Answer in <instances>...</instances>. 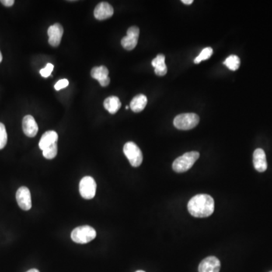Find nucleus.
Segmentation results:
<instances>
[{
  "label": "nucleus",
  "mask_w": 272,
  "mask_h": 272,
  "mask_svg": "<svg viewBox=\"0 0 272 272\" xmlns=\"http://www.w3.org/2000/svg\"><path fill=\"white\" fill-rule=\"evenodd\" d=\"M97 185L95 179L90 176H85L80 182V193L82 198L90 200L96 193Z\"/></svg>",
  "instance_id": "nucleus-6"
},
{
  "label": "nucleus",
  "mask_w": 272,
  "mask_h": 272,
  "mask_svg": "<svg viewBox=\"0 0 272 272\" xmlns=\"http://www.w3.org/2000/svg\"><path fill=\"white\" fill-rule=\"evenodd\" d=\"M2 53H1V52H0V63L2 62Z\"/></svg>",
  "instance_id": "nucleus-28"
},
{
  "label": "nucleus",
  "mask_w": 272,
  "mask_h": 272,
  "mask_svg": "<svg viewBox=\"0 0 272 272\" xmlns=\"http://www.w3.org/2000/svg\"><path fill=\"white\" fill-rule=\"evenodd\" d=\"M147 103H148L147 97L143 94H139V95L134 97L133 100L130 102V109L133 112L139 113L145 109Z\"/></svg>",
  "instance_id": "nucleus-15"
},
{
  "label": "nucleus",
  "mask_w": 272,
  "mask_h": 272,
  "mask_svg": "<svg viewBox=\"0 0 272 272\" xmlns=\"http://www.w3.org/2000/svg\"><path fill=\"white\" fill-rule=\"evenodd\" d=\"M104 107L109 113L114 114L121 108V102L118 97L110 96L105 99Z\"/></svg>",
  "instance_id": "nucleus-18"
},
{
  "label": "nucleus",
  "mask_w": 272,
  "mask_h": 272,
  "mask_svg": "<svg viewBox=\"0 0 272 272\" xmlns=\"http://www.w3.org/2000/svg\"><path fill=\"white\" fill-rule=\"evenodd\" d=\"M182 2L186 5H191L193 3V0H182Z\"/></svg>",
  "instance_id": "nucleus-26"
},
{
  "label": "nucleus",
  "mask_w": 272,
  "mask_h": 272,
  "mask_svg": "<svg viewBox=\"0 0 272 272\" xmlns=\"http://www.w3.org/2000/svg\"></svg>",
  "instance_id": "nucleus-31"
},
{
  "label": "nucleus",
  "mask_w": 272,
  "mask_h": 272,
  "mask_svg": "<svg viewBox=\"0 0 272 272\" xmlns=\"http://www.w3.org/2000/svg\"><path fill=\"white\" fill-rule=\"evenodd\" d=\"M153 67L155 68L154 71L155 74L160 77L165 76L167 73V67L165 64V56L163 54H160L157 56L152 61Z\"/></svg>",
  "instance_id": "nucleus-17"
},
{
  "label": "nucleus",
  "mask_w": 272,
  "mask_h": 272,
  "mask_svg": "<svg viewBox=\"0 0 272 272\" xmlns=\"http://www.w3.org/2000/svg\"><path fill=\"white\" fill-rule=\"evenodd\" d=\"M57 154V143L55 142L54 144L48 147L46 149L43 150V157L46 159L52 160L55 158Z\"/></svg>",
  "instance_id": "nucleus-20"
},
{
  "label": "nucleus",
  "mask_w": 272,
  "mask_h": 272,
  "mask_svg": "<svg viewBox=\"0 0 272 272\" xmlns=\"http://www.w3.org/2000/svg\"><path fill=\"white\" fill-rule=\"evenodd\" d=\"M139 28L133 26L129 28L127 30V35L121 40V45L125 50L131 51L134 50L138 44V37H139Z\"/></svg>",
  "instance_id": "nucleus-7"
},
{
  "label": "nucleus",
  "mask_w": 272,
  "mask_h": 272,
  "mask_svg": "<svg viewBox=\"0 0 272 272\" xmlns=\"http://www.w3.org/2000/svg\"><path fill=\"white\" fill-rule=\"evenodd\" d=\"M224 64L228 67V69L235 71L239 68L240 65H241V61H240L238 56L230 55L224 61Z\"/></svg>",
  "instance_id": "nucleus-19"
},
{
  "label": "nucleus",
  "mask_w": 272,
  "mask_h": 272,
  "mask_svg": "<svg viewBox=\"0 0 272 272\" xmlns=\"http://www.w3.org/2000/svg\"><path fill=\"white\" fill-rule=\"evenodd\" d=\"M8 141L6 130L3 123H0V150L3 149Z\"/></svg>",
  "instance_id": "nucleus-22"
},
{
  "label": "nucleus",
  "mask_w": 272,
  "mask_h": 272,
  "mask_svg": "<svg viewBox=\"0 0 272 272\" xmlns=\"http://www.w3.org/2000/svg\"><path fill=\"white\" fill-rule=\"evenodd\" d=\"M199 158L200 154L197 151L186 153L175 160L172 163V169L178 173L187 172L193 166V164L195 163Z\"/></svg>",
  "instance_id": "nucleus-2"
},
{
  "label": "nucleus",
  "mask_w": 272,
  "mask_h": 272,
  "mask_svg": "<svg viewBox=\"0 0 272 272\" xmlns=\"http://www.w3.org/2000/svg\"><path fill=\"white\" fill-rule=\"evenodd\" d=\"M64 33L63 27L60 24L56 23L52 25L48 29V36H49V43L53 47H57L61 43V38Z\"/></svg>",
  "instance_id": "nucleus-9"
},
{
  "label": "nucleus",
  "mask_w": 272,
  "mask_h": 272,
  "mask_svg": "<svg viewBox=\"0 0 272 272\" xmlns=\"http://www.w3.org/2000/svg\"><path fill=\"white\" fill-rule=\"evenodd\" d=\"M0 2H1L2 5H5V6L11 7L14 5L15 1H14V0H1Z\"/></svg>",
  "instance_id": "nucleus-25"
},
{
  "label": "nucleus",
  "mask_w": 272,
  "mask_h": 272,
  "mask_svg": "<svg viewBox=\"0 0 272 272\" xmlns=\"http://www.w3.org/2000/svg\"><path fill=\"white\" fill-rule=\"evenodd\" d=\"M123 153L133 167H138L142 163L143 154L140 148L133 141L125 144Z\"/></svg>",
  "instance_id": "nucleus-5"
},
{
  "label": "nucleus",
  "mask_w": 272,
  "mask_h": 272,
  "mask_svg": "<svg viewBox=\"0 0 272 272\" xmlns=\"http://www.w3.org/2000/svg\"><path fill=\"white\" fill-rule=\"evenodd\" d=\"M215 203L208 194H197L192 197L188 203V210L190 215L197 218H206L213 214Z\"/></svg>",
  "instance_id": "nucleus-1"
},
{
  "label": "nucleus",
  "mask_w": 272,
  "mask_h": 272,
  "mask_svg": "<svg viewBox=\"0 0 272 272\" xmlns=\"http://www.w3.org/2000/svg\"><path fill=\"white\" fill-rule=\"evenodd\" d=\"M113 15V8L108 2H102L98 4L94 10L95 18L98 20L102 21L111 18Z\"/></svg>",
  "instance_id": "nucleus-12"
},
{
  "label": "nucleus",
  "mask_w": 272,
  "mask_h": 272,
  "mask_svg": "<svg viewBox=\"0 0 272 272\" xmlns=\"http://www.w3.org/2000/svg\"><path fill=\"white\" fill-rule=\"evenodd\" d=\"M221 263L215 256H209L203 259L199 265V272H219Z\"/></svg>",
  "instance_id": "nucleus-10"
},
{
  "label": "nucleus",
  "mask_w": 272,
  "mask_h": 272,
  "mask_svg": "<svg viewBox=\"0 0 272 272\" xmlns=\"http://www.w3.org/2000/svg\"><path fill=\"white\" fill-rule=\"evenodd\" d=\"M22 128H23L24 133L30 138L35 137L37 134L38 130H39L37 123L31 115H27L24 117L23 121H22Z\"/></svg>",
  "instance_id": "nucleus-13"
},
{
  "label": "nucleus",
  "mask_w": 272,
  "mask_h": 272,
  "mask_svg": "<svg viewBox=\"0 0 272 272\" xmlns=\"http://www.w3.org/2000/svg\"><path fill=\"white\" fill-rule=\"evenodd\" d=\"M57 139H58V136L56 132H46L42 136L41 139L39 143V146H40V149L43 151L54 143L57 142Z\"/></svg>",
  "instance_id": "nucleus-16"
},
{
  "label": "nucleus",
  "mask_w": 272,
  "mask_h": 272,
  "mask_svg": "<svg viewBox=\"0 0 272 272\" xmlns=\"http://www.w3.org/2000/svg\"><path fill=\"white\" fill-rule=\"evenodd\" d=\"M130 107H129V106H127V107H126V109H130Z\"/></svg>",
  "instance_id": "nucleus-30"
},
{
  "label": "nucleus",
  "mask_w": 272,
  "mask_h": 272,
  "mask_svg": "<svg viewBox=\"0 0 272 272\" xmlns=\"http://www.w3.org/2000/svg\"><path fill=\"white\" fill-rule=\"evenodd\" d=\"M16 200L18 206L22 210L27 211L31 209V194H30V190L25 186L19 188L17 190Z\"/></svg>",
  "instance_id": "nucleus-8"
},
{
  "label": "nucleus",
  "mask_w": 272,
  "mask_h": 272,
  "mask_svg": "<svg viewBox=\"0 0 272 272\" xmlns=\"http://www.w3.org/2000/svg\"><path fill=\"white\" fill-rule=\"evenodd\" d=\"M253 165L255 169L259 172H263L267 169L266 153L261 148H258L253 153Z\"/></svg>",
  "instance_id": "nucleus-14"
},
{
  "label": "nucleus",
  "mask_w": 272,
  "mask_h": 272,
  "mask_svg": "<svg viewBox=\"0 0 272 272\" xmlns=\"http://www.w3.org/2000/svg\"><path fill=\"white\" fill-rule=\"evenodd\" d=\"M213 54V50L211 47H207L203 50L200 54L194 59L195 64H200L201 61L209 59Z\"/></svg>",
  "instance_id": "nucleus-21"
},
{
  "label": "nucleus",
  "mask_w": 272,
  "mask_h": 272,
  "mask_svg": "<svg viewBox=\"0 0 272 272\" xmlns=\"http://www.w3.org/2000/svg\"><path fill=\"white\" fill-rule=\"evenodd\" d=\"M68 85H69V82H68L67 80H61V81H57V82H56L55 85H54V89L58 91L60 90V89H64V88H65V87H67Z\"/></svg>",
  "instance_id": "nucleus-24"
},
{
  "label": "nucleus",
  "mask_w": 272,
  "mask_h": 272,
  "mask_svg": "<svg viewBox=\"0 0 272 272\" xmlns=\"http://www.w3.org/2000/svg\"><path fill=\"white\" fill-rule=\"evenodd\" d=\"M96 231L89 225H82L74 228L71 232V239L77 244L85 245L96 238Z\"/></svg>",
  "instance_id": "nucleus-3"
},
{
  "label": "nucleus",
  "mask_w": 272,
  "mask_h": 272,
  "mask_svg": "<svg viewBox=\"0 0 272 272\" xmlns=\"http://www.w3.org/2000/svg\"><path fill=\"white\" fill-rule=\"evenodd\" d=\"M109 71L105 66L93 67L91 71V76L94 79L98 80L102 86L105 87L110 84V77H109Z\"/></svg>",
  "instance_id": "nucleus-11"
},
{
  "label": "nucleus",
  "mask_w": 272,
  "mask_h": 272,
  "mask_svg": "<svg viewBox=\"0 0 272 272\" xmlns=\"http://www.w3.org/2000/svg\"><path fill=\"white\" fill-rule=\"evenodd\" d=\"M40 272V271L36 269H30V270H28L27 272Z\"/></svg>",
  "instance_id": "nucleus-27"
},
{
  "label": "nucleus",
  "mask_w": 272,
  "mask_h": 272,
  "mask_svg": "<svg viewBox=\"0 0 272 272\" xmlns=\"http://www.w3.org/2000/svg\"><path fill=\"white\" fill-rule=\"evenodd\" d=\"M200 122V117L196 113H182L174 119L173 124L180 130H190L194 128Z\"/></svg>",
  "instance_id": "nucleus-4"
},
{
  "label": "nucleus",
  "mask_w": 272,
  "mask_h": 272,
  "mask_svg": "<svg viewBox=\"0 0 272 272\" xmlns=\"http://www.w3.org/2000/svg\"><path fill=\"white\" fill-rule=\"evenodd\" d=\"M53 69H54V65L51 64V63H48L46 67L40 71V74H41L42 77H46H46H49L51 75Z\"/></svg>",
  "instance_id": "nucleus-23"
},
{
  "label": "nucleus",
  "mask_w": 272,
  "mask_h": 272,
  "mask_svg": "<svg viewBox=\"0 0 272 272\" xmlns=\"http://www.w3.org/2000/svg\"><path fill=\"white\" fill-rule=\"evenodd\" d=\"M144 272V271L138 270V271H137V272Z\"/></svg>",
  "instance_id": "nucleus-29"
}]
</instances>
